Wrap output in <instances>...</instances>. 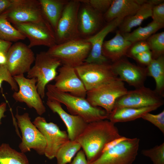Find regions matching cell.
<instances>
[{
  "label": "cell",
  "instance_id": "obj_1",
  "mask_svg": "<svg viewBox=\"0 0 164 164\" xmlns=\"http://www.w3.org/2000/svg\"><path fill=\"white\" fill-rule=\"evenodd\" d=\"M122 136L115 124L105 119L88 123L75 140L90 163L99 157L108 143Z\"/></svg>",
  "mask_w": 164,
  "mask_h": 164
},
{
  "label": "cell",
  "instance_id": "obj_2",
  "mask_svg": "<svg viewBox=\"0 0 164 164\" xmlns=\"http://www.w3.org/2000/svg\"><path fill=\"white\" fill-rule=\"evenodd\" d=\"M46 88L47 99L63 104L70 114L81 117L87 123L108 119V114L104 109L93 106L86 98L60 91L52 84H47Z\"/></svg>",
  "mask_w": 164,
  "mask_h": 164
},
{
  "label": "cell",
  "instance_id": "obj_3",
  "mask_svg": "<svg viewBox=\"0 0 164 164\" xmlns=\"http://www.w3.org/2000/svg\"><path fill=\"white\" fill-rule=\"evenodd\" d=\"M91 48V44L79 37L49 48L47 52L57 59L62 65L75 68L84 62Z\"/></svg>",
  "mask_w": 164,
  "mask_h": 164
},
{
  "label": "cell",
  "instance_id": "obj_4",
  "mask_svg": "<svg viewBox=\"0 0 164 164\" xmlns=\"http://www.w3.org/2000/svg\"><path fill=\"white\" fill-rule=\"evenodd\" d=\"M34 62V65L27 73L26 77L36 80L37 91L41 98L43 99L46 86L54 80L57 74V70L62 64L59 60L50 55L47 51L37 53Z\"/></svg>",
  "mask_w": 164,
  "mask_h": 164
},
{
  "label": "cell",
  "instance_id": "obj_5",
  "mask_svg": "<svg viewBox=\"0 0 164 164\" xmlns=\"http://www.w3.org/2000/svg\"><path fill=\"white\" fill-rule=\"evenodd\" d=\"M128 91L124 82L118 77L87 91L86 98L93 106L102 108L109 115L117 99Z\"/></svg>",
  "mask_w": 164,
  "mask_h": 164
},
{
  "label": "cell",
  "instance_id": "obj_6",
  "mask_svg": "<svg viewBox=\"0 0 164 164\" xmlns=\"http://www.w3.org/2000/svg\"><path fill=\"white\" fill-rule=\"evenodd\" d=\"M140 140L128 138L115 146H105L101 155L89 164H132L135 159Z\"/></svg>",
  "mask_w": 164,
  "mask_h": 164
},
{
  "label": "cell",
  "instance_id": "obj_7",
  "mask_svg": "<svg viewBox=\"0 0 164 164\" xmlns=\"http://www.w3.org/2000/svg\"><path fill=\"white\" fill-rule=\"evenodd\" d=\"M2 14L14 25L26 22L49 23L39 0H12L10 6Z\"/></svg>",
  "mask_w": 164,
  "mask_h": 164
},
{
  "label": "cell",
  "instance_id": "obj_8",
  "mask_svg": "<svg viewBox=\"0 0 164 164\" xmlns=\"http://www.w3.org/2000/svg\"><path fill=\"white\" fill-rule=\"evenodd\" d=\"M17 124L22 134V141L19 147L25 153L33 149L39 155H44L46 147V140L41 132L31 120L29 114L26 112L15 115Z\"/></svg>",
  "mask_w": 164,
  "mask_h": 164
},
{
  "label": "cell",
  "instance_id": "obj_9",
  "mask_svg": "<svg viewBox=\"0 0 164 164\" xmlns=\"http://www.w3.org/2000/svg\"><path fill=\"white\" fill-rule=\"evenodd\" d=\"M75 69L87 91L118 77L109 63L98 64L84 62Z\"/></svg>",
  "mask_w": 164,
  "mask_h": 164
},
{
  "label": "cell",
  "instance_id": "obj_10",
  "mask_svg": "<svg viewBox=\"0 0 164 164\" xmlns=\"http://www.w3.org/2000/svg\"><path fill=\"white\" fill-rule=\"evenodd\" d=\"M81 2L79 0H69L64 7L54 32L56 44L80 37L78 15Z\"/></svg>",
  "mask_w": 164,
  "mask_h": 164
},
{
  "label": "cell",
  "instance_id": "obj_11",
  "mask_svg": "<svg viewBox=\"0 0 164 164\" xmlns=\"http://www.w3.org/2000/svg\"><path fill=\"white\" fill-rule=\"evenodd\" d=\"M18 87V91H14L12 97L16 101L25 103L30 108H33L39 115L46 111V108L36 85L37 80L34 78H29L24 74L13 77Z\"/></svg>",
  "mask_w": 164,
  "mask_h": 164
},
{
  "label": "cell",
  "instance_id": "obj_12",
  "mask_svg": "<svg viewBox=\"0 0 164 164\" xmlns=\"http://www.w3.org/2000/svg\"><path fill=\"white\" fill-rule=\"evenodd\" d=\"M6 57L5 66L13 77L27 73L35 58L31 48L20 42L11 45L7 53Z\"/></svg>",
  "mask_w": 164,
  "mask_h": 164
},
{
  "label": "cell",
  "instance_id": "obj_13",
  "mask_svg": "<svg viewBox=\"0 0 164 164\" xmlns=\"http://www.w3.org/2000/svg\"><path fill=\"white\" fill-rule=\"evenodd\" d=\"M33 123L43 135L46 142L44 155L49 159L55 158L60 147L70 140L67 132L61 130L58 125L53 122H47L40 116L35 118Z\"/></svg>",
  "mask_w": 164,
  "mask_h": 164
},
{
  "label": "cell",
  "instance_id": "obj_14",
  "mask_svg": "<svg viewBox=\"0 0 164 164\" xmlns=\"http://www.w3.org/2000/svg\"><path fill=\"white\" fill-rule=\"evenodd\" d=\"M162 98L154 90L144 86L133 90L128 91L118 98L114 108H142L155 106L160 107L164 104Z\"/></svg>",
  "mask_w": 164,
  "mask_h": 164
},
{
  "label": "cell",
  "instance_id": "obj_15",
  "mask_svg": "<svg viewBox=\"0 0 164 164\" xmlns=\"http://www.w3.org/2000/svg\"><path fill=\"white\" fill-rule=\"evenodd\" d=\"M14 27L28 39L30 48L38 46L50 48L56 44L54 32L48 23H23Z\"/></svg>",
  "mask_w": 164,
  "mask_h": 164
},
{
  "label": "cell",
  "instance_id": "obj_16",
  "mask_svg": "<svg viewBox=\"0 0 164 164\" xmlns=\"http://www.w3.org/2000/svg\"><path fill=\"white\" fill-rule=\"evenodd\" d=\"M80 2L78 15V30L80 37L86 39L100 30L104 26L105 21L103 14L87 4Z\"/></svg>",
  "mask_w": 164,
  "mask_h": 164
},
{
  "label": "cell",
  "instance_id": "obj_17",
  "mask_svg": "<svg viewBox=\"0 0 164 164\" xmlns=\"http://www.w3.org/2000/svg\"><path fill=\"white\" fill-rule=\"evenodd\" d=\"M58 71L53 84L57 89L74 96L86 98L87 91L75 68L63 65L58 68Z\"/></svg>",
  "mask_w": 164,
  "mask_h": 164
},
{
  "label": "cell",
  "instance_id": "obj_18",
  "mask_svg": "<svg viewBox=\"0 0 164 164\" xmlns=\"http://www.w3.org/2000/svg\"><path fill=\"white\" fill-rule=\"evenodd\" d=\"M112 70L122 81L137 88L144 86L147 76L146 69L122 59L111 64Z\"/></svg>",
  "mask_w": 164,
  "mask_h": 164
},
{
  "label": "cell",
  "instance_id": "obj_19",
  "mask_svg": "<svg viewBox=\"0 0 164 164\" xmlns=\"http://www.w3.org/2000/svg\"><path fill=\"white\" fill-rule=\"evenodd\" d=\"M124 19L117 18L104 26L93 36L86 39L90 43L91 48L84 62L102 64L109 63V60L102 54V47L106 36L118 27Z\"/></svg>",
  "mask_w": 164,
  "mask_h": 164
},
{
  "label": "cell",
  "instance_id": "obj_20",
  "mask_svg": "<svg viewBox=\"0 0 164 164\" xmlns=\"http://www.w3.org/2000/svg\"><path fill=\"white\" fill-rule=\"evenodd\" d=\"M46 104L53 112L58 115L64 123L70 140H75L84 131L88 123L79 116L68 113L58 101L47 99Z\"/></svg>",
  "mask_w": 164,
  "mask_h": 164
},
{
  "label": "cell",
  "instance_id": "obj_21",
  "mask_svg": "<svg viewBox=\"0 0 164 164\" xmlns=\"http://www.w3.org/2000/svg\"><path fill=\"white\" fill-rule=\"evenodd\" d=\"M132 44L117 31L112 38L104 41L102 47V54L108 60L114 62L125 55Z\"/></svg>",
  "mask_w": 164,
  "mask_h": 164
},
{
  "label": "cell",
  "instance_id": "obj_22",
  "mask_svg": "<svg viewBox=\"0 0 164 164\" xmlns=\"http://www.w3.org/2000/svg\"><path fill=\"white\" fill-rule=\"evenodd\" d=\"M140 6L136 0H114L103 15L105 21L109 22L117 18H125L134 14Z\"/></svg>",
  "mask_w": 164,
  "mask_h": 164
},
{
  "label": "cell",
  "instance_id": "obj_23",
  "mask_svg": "<svg viewBox=\"0 0 164 164\" xmlns=\"http://www.w3.org/2000/svg\"><path fill=\"white\" fill-rule=\"evenodd\" d=\"M159 107L155 106L142 108H114L109 114L108 119L114 124L132 121L141 118L145 114L156 110Z\"/></svg>",
  "mask_w": 164,
  "mask_h": 164
},
{
  "label": "cell",
  "instance_id": "obj_24",
  "mask_svg": "<svg viewBox=\"0 0 164 164\" xmlns=\"http://www.w3.org/2000/svg\"><path fill=\"white\" fill-rule=\"evenodd\" d=\"M43 14L55 32L63 9L69 0H39Z\"/></svg>",
  "mask_w": 164,
  "mask_h": 164
},
{
  "label": "cell",
  "instance_id": "obj_25",
  "mask_svg": "<svg viewBox=\"0 0 164 164\" xmlns=\"http://www.w3.org/2000/svg\"><path fill=\"white\" fill-rule=\"evenodd\" d=\"M153 7L150 4L145 3L133 15L125 18L118 26L120 33H129L133 28L140 25L144 20L152 17Z\"/></svg>",
  "mask_w": 164,
  "mask_h": 164
},
{
  "label": "cell",
  "instance_id": "obj_26",
  "mask_svg": "<svg viewBox=\"0 0 164 164\" xmlns=\"http://www.w3.org/2000/svg\"><path fill=\"white\" fill-rule=\"evenodd\" d=\"M147 76L152 77L155 83V92L162 97L164 96V57L163 55L153 59L147 65Z\"/></svg>",
  "mask_w": 164,
  "mask_h": 164
},
{
  "label": "cell",
  "instance_id": "obj_27",
  "mask_svg": "<svg viewBox=\"0 0 164 164\" xmlns=\"http://www.w3.org/2000/svg\"><path fill=\"white\" fill-rule=\"evenodd\" d=\"M0 164H29L24 153L12 148L8 144L0 145Z\"/></svg>",
  "mask_w": 164,
  "mask_h": 164
},
{
  "label": "cell",
  "instance_id": "obj_28",
  "mask_svg": "<svg viewBox=\"0 0 164 164\" xmlns=\"http://www.w3.org/2000/svg\"><path fill=\"white\" fill-rule=\"evenodd\" d=\"M164 24L152 21L146 26H140L132 32L123 34L125 38L132 44L147 39L158 30L163 28Z\"/></svg>",
  "mask_w": 164,
  "mask_h": 164
},
{
  "label": "cell",
  "instance_id": "obj_29",
  "mask_svg": "<svg viewBox=\"0 0 164 164\" xmlns=\"http://www.w3.org/2000/svg\"><path fill=\"white\" fill-rule=\"evenodd\" d=\"M26 38L19 30L12 26L6 17L0 15V39L5 41L17 42Z\"/></svg>",
  "mask_w": 164,
  "mask_h": 164
},
{
  "label": "cell",
  "instance_id": "obj_30",
  "mask_svg": "<svg viewBox=\"0 0 164 164\" xmlns=\"http://www.w3.org/2000/svg\"><path fill=\"white\" fill-rule=\"evenodd\" d=\"M81 148L80 145L76 140L67 141L57 152L55 156L57 164H67L71 162L72 158Z\"/></svg>",
  "mask_w": 164,
  "mask_h": 164
},
{
  "label": "cell",
  "instance_id": "obj_31",
  "mask_svg": "<svg viewBox=\"0 0 164 164\" xmlns=\"http://www.w3.org/2000/svg\"><path fill=\"white\" fill-rule=\"evenodd\" d=\"M147 43L155 59L163 55L164 52V32L154 34L147 39Z\"/></svg>",
  "mask_w": 164,
  "mask_h": 164
},
{
  "label": "cell",
  "instance_id": "obj_32",
  "mask_svg": "<svg viewBox=\"0 0 164 164\" xmlns=\"http://www.w3.org/2000/svg\"><path fill=\"white\" fill-rule=\"evenodd\" d=\"M142 154L150 159L153 164H164V143L149 149L143 150Z\"/></svg>",
  "mask_w": 164,
  "mask_h": 164
},
{
  "label": "cell",
  "instance_id": "obj_33",
  "mask_svg": "<svg viewBox=\"0 0 164 164\" xmlns=\"http://www.w3.org/2000/svg\"><path fill=\"white\" fill-rule=\"evenodd\" d=\"M156 127L164 134V111L157 114H153L150 112L144 114L141 118Z\"/></svg>",
  "mask_w": 164,
  "mask_h": 164
},
{
  "label": "cell",
  "instance_id": "obj_34",
  "mask_svg": "<svg viewBox=\"0 0 164 164\" xmlns=\"http://www.w3.org/2000/svg\"><path fill=\"white\" fill-rule=\"evenodd\" d=\"M80 2L89 5L99 13L103 15L108 10L112 0H79Z\"/></svg>",
  "mask_w": 164,
  "mask_h": 164
},
{
  "label": "cell",
  "instance_id": "obj_35",
  "mask_svg": "<svg viewBox=\"0 0 164 164\" xmlns=\"http://www.w3.org/2000/svg\"><path fill=\"white\" fill-rule=\"evenodd\" d=\"M4 81L8 83L11 89L14 91H18V85L13 77L11 75L5 65H0V88H2V83Z\"/></svg>",
  "mask_w": 164,
  "mask_h": 164
},
{
  "label": "cell",
  "instance_id": "obj_36",
  "mask_svg": "<svg viewBox=\"0 0 164 164\" xmlns=\"http://www.w3.org/2000/svg\"><path fill=\"white\" fill-rule=\"evenodd\" d=\"M153 21L164 24V3L154 6L152 10Z\"/></svg>",
  "mask_w": 164,
  "mask_h": 164
},
{
  "label": "cell",
  "instance_id": "obj_37",
  "mask_svg": "<svg viewBox=\"0 0 164 164\" xmlns=\"http://www.w3.org/2000/svg\"><path fill=\"white\" fill-rule=\"evenodd\" d=\"M136 43L132 47L130 51L131 55L133 57L138 54L150 50L149 47L146 42L142 41Z\"/></svg>",
  "mask_w": 164,
  "mask_h": 164
},
{
  "label": "cell",
  "instance_id": "obj_38",
  "mask_svg": "<svg viewBox=\"0 0 164 164\" xmlns=\"http://www.w3.org/2000/svg\"><path fill=\"white\" fill-rule=\"evenodd\" d=\"M133 57L140 63L147 65L153 59L152 53L150 50L138 54Z\"/></svg>",
  "mask_w": 164,
  "mask_h": 164
},
{
  "label": "cell",
  "instance_id": "obj_39",
  "mask_svg": "<svg viewBox=\"0 0 164 164\" xmlns=\"http://www.w3.org/2000/svg\"><path fill=\"white\" fill-rule=\"evenodd\" d=\"M70 164H89L83 150L79 151Z\"/></svg>",
  "mask_w": 164,
  "mask_h": 164
},
{
  "label": "cell",
  "instance_id": "obj_40",
  "mask_svg": "<svg viewBox=\"0 0 164 164\" xmlns=\"http://www.w3.org/2000/svg\"><path fill=\"white\" fill-rule=\"evenodd\" d=\"M12 3V0H0V15L6 10Z\"/></svg>",
  "mask_w": 164,
  "mask_h": 164
},
{
  "label": "cell",
  "instance_id": "obj_41",
  "mask_svg": "<svg viewBox=\"0 0 164 164\" xmlns=\"http://www.w3.org/2000/svg\"><path fill=\"white\" fill-rule=\"evenodd\" d=\"M12 45V42L5 41L0 39V52L7 53Z\"/></svg>",
  "mask_w": 164,
  "mask_h": 164
},
{
  "label": "cell",
  "instance_id": "obj_42",
  "mask_svg": "<svg viewBox=\"0 0 164 164\" xmlns=\"http://www.w3.org/2000/svg\"><path fill=\"white\" fill-rule=\"evenodd\" d=\"M7 104L5 102H2L0 104V125L2 123L1 119L5 117V113L6 111Z\"/></svg>",
  "mask_w": 164,
  "mask_h": 164
},
{
  "label": "cell",
  "instance_id": "obj_43",
  "mask_svg": "<svg viewBox=\"0 0 164 164\" xmlns=\"http://www.w3.org/2000/svg\"><path fill=\"white\" fill-rule=\"evenodd\" d=\"M7 53L0 52V65H5V64L7 60Z\"/></svg>",
  "mask_w": 164,
  "mask_h": 164
},
{
  "label": "cell",
  "instance_id": "obj_44",
  "mask_svg": "<svg viewBox=\"0 0 164 164\" xmlns=\"http://www.w3.org/2000/svg\"><path fill=\"white\" fill-rule=\"evenodd\" d=\"M164 1L163 0H145V3L150 4L154 6L163 3Z\"/></svg>",
  "mask_w": 164,
  "mask_h": 164
}]
</instances>
